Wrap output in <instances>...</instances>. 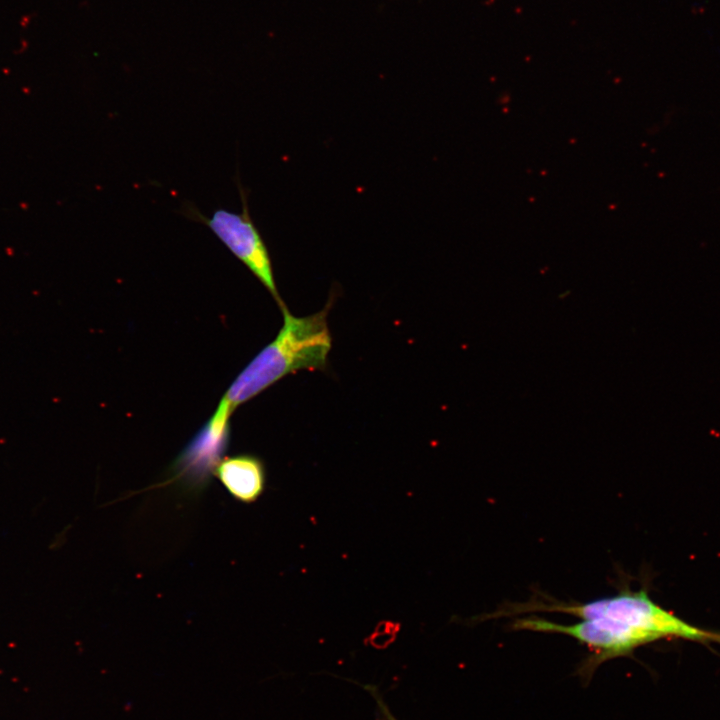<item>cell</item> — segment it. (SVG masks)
I'll return each mask as SVG.
<instances>
[{"mask_svg":"<svg viewBox=\"0 0 720 720\" xmlns=\"http://www.w3.org/2000/svg\"><path fill=\"white\" fill-rule=\"evenodd\" d=\"M330 306L331 301L315 314L296 317L283 304V325L275 339L240 372L219 405L232 414L239 405L288 374L324 369L332 344L327 324Z\"/></svg>","mask_w":720,"mask_h":720,"instance_id":"cell-1","label":"cell"},{"mask_svg":"<svg viewBox=\"0 0 720 720\" xmlns=\"http://www.w3.org/2000/svg\"><path fill=\"white\" fill-rule=\"evenodd\" d=\"M237 186L242 201L241 213L217 209L208 218L196 207L190 205L185 207L184 214L206 225L261 282L281 307L284 302L277 291L269 251L250 216L248 194L239 181Z\"/></svg>","mask_w":720,"mask_h":720,"instance_id":"cell-3","label":"cell"},{"mask_svg":"<svg viewBox=\"0 0 720 720\" xmlns=\"http://www.w3.org/2000/svg\"><path fill=\"white\" fill-rule=\"evenodd\" d=\"M214 475L230 495L239 502H255L265 489V467L260 458L250 454L224 457Z\"/></svg>","mask_w":720,"mask_h":720,"instance_id":"cell-6","label":"cell"},{"mask_svg":"<svg viewBox=\"0 0 720 720\" xmlns=\"http://www.w3.org/2000/svg\"><path fill=\"white\" fill-rule=\"evenodd\" d=\"M514 628L537 632L560 633L571 636L595 651L589 665L624 656L635 648L655 641L648 632L626 622L611 618L581 619L565 625L540 617L518 618Z\"/></svg>","mask_w":720,"mask_h":720,"instance_id":"cell-4","label":"cell"},{"mask_svg":"<svg viewBox=\"0 0 720 720\" xmlns=\"http://www.w3.org/2000/svg\"><path fill=\"white\" fill-rule=\"evenodd\" d=\"M528 611L568 613L580 619L611 618L624 620L641 628L657 640L663 637H680L689 640L713 639L710 632L695 627L655 603L645 590L622 589L613 596L585 603H544L541 601L506 608L505 614Z\"/></svg>","mask_w":720,"mask_h":720,"instance_id":"cell-2","label":"cell"},{"mask_svg":"<svg viewBox=\"0 0 720 720\" xmlns=\"http://www.w3.org/2000/svg\"><path fill=\"white\" fill-rule=\"evenodd\" d=\"M230 416L231 413L218 405L209 421L175 459L172 481L196 494L207 487L228 444Z\"/></svg>","mask_w":720,"mask_h":720,"instance_id":"cell-5","label":"cell"}]
</instances>
